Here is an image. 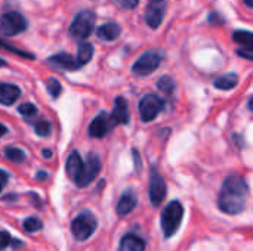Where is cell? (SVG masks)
Wrapping results in <instances>:
<instances>
[{
  "label": "cell",
  "mask_w": 253,
  "mask_h": 251,
  "mask_svg": "<svg viewBox=\"0 0 253 251\" xmlns=\"http://www.w3.org/2000/svg\"><path fill=\"white\" fill-rule=\"evenodd\" d=\"M120 251H145V241L135 234H127L120 241Z\"/></svg>",
  "instance_id": "17"
},
{
  "label": "cell",
  "mask_w": 253,
  "mask_h": 251,
  "mask_svg": "<svg viewBox=\"0 0 253 251\" xmlns=\"http://www.w3.org/2000/svg\"><path fill=\"white\" fill-rule=\"evenodd\" d=\"M4 65H6V61L0 58V67H4Z\"/></svg>",
  "instance_id": "39"
},
{
  "label": "cell",
  "mask_w": 253,
  "mask_h": 251,
  "mask_svg": "<svg viewBox=\"0 0 253 251\" xmlns=\"http://www.w3.org/2000/svg\"><path fill=\"white\" fill-rule=\"evenodd\" d=\"M237 55L248 59V61H253V47H246V49H239Z\"/></svg>",
  "instance_id": "31"
},
{
  "label": "cell",
  "mask_w": 253,
  "mask_h": 251,
  "mask_svg": "<svg viewBox=\"0 0 253 251\" xmlns=\"http://www.w3.org/2000/svg\"><path fill=\"white\" fill-rule=\"evenodd\" d=\"M101 172V160L96 154H89L87 160L83 164V169L80 172V175L77 176V179L74 180L76 185L79 188H84L89 183L93 182V179L98 176V173Z\"/></svg>",
  "instance_id": "8"
},
{
  "label": "cell",
  "mask_w": 253,
  "mask_h": 251,
  "mask_svg": "<svg viewBox=\"0 0 253 251\" xmlns=\"http://www.w3.org/2000/svg\"><path fill=\"white\" fill-rule=\"evenodd\" d=\"M83 164H84V161L82 160L80 154L77 151H73L65 161V172H67L68 178L76 180L77 176L80 175L82 169H83Z\"/></svg>",
  "instance_id": "16"
},
{
  "label": "cell",
  "mask_w": 253,
  "mask_h": 251,
  "mask_svg": "<svg viewBox=\"0 0 253 251\" xmlns=\"http://www.w3.org/2000/svg\"><path fill=\"white\" fill-rule=\"evenodd\" d=\"M18 112H19L21 115H24V117L30 118V117H33V115H36V114H37V107H36L34 104L25 102V104L19 105Z\"/></svg>",
  "instance_id": "27"
},
{
  "label": "cell",
  "mask_w": 253,
  "mask_h": 251,
  "mask_svg": "<svg viewBox=\"0 0 253 251\" xmlns=\"http://www.w3.org/2000/svg\"><path fill=\"white\" fill-rule=\"evenodd\" d=\"M120 33H122V28L116 22H107V24L101 25L96 30L98 38H101L104 41H113V40H116L120 36Z\"/></svg>",
  "instance_id": "18"
},
{
  "label": "cell",
  "mask_w": 253,
  "mask_h": 251,
  "mask_svg": "<svg viewBox=\"0 0 253 251\" xmlns=\"http://www.w3.org/2000/svg\"><path fill=\"white\" fill-rule=\"evenodd\" d=\"M7 132H9V130H7V127H6L3 123H0V138H1V136H4Z\"/></svg>",
  "instance_id": "35"
},
{
  "label": "cell",
  "mask_w": 253,
  "mask_h": 251,
  "mask_svg": "<svg viewBox=\"0 0 253 251\" xmlns=\"http://www.w3.org/2000/svg\"><path fill=\"white\" fill-rule=\"evenodd\" d=\"M93 25H95V13L90 10H82L73 19L70 25V34L77 40H84L92 34Z\"/></svg>",
  "instance_id": "4"
},
{
  "label": "cell",
  "mask_w": 253,
  "mask_h": 251,
  "mask_svg": "<svg viewBox=\"0 0 253 251\" xmlns=\"http://www.w3.org/2000/svg\"><path fill=\"white\" fill-rule=\"evenodd\" d=\"M7 180H9V175H7L4 170L0 169V192H1V189H3V186L7 183Z\"/></svg>",
  "instance_id": "32"
},
{
  "label": "cell",
  "mask_w": 253,
  "mask_h": 251,
  "mask_svg": "<svg viewBox=\"0 0 253 251\" xmlns=\"http://www.w3.org/2000/svg\"><path fill=\"white\" fill-rule=\"evenodd\" d=\"M150 200H151V204L154 207H159L163 200L166 198V194H168V188H166V182L163 179V176L157 172V170H153L151 173V178H150Z\"/></svg>",
  "instance_id": "9"
},
{
  "label": "cell",
  "mask_w": 253,
  "mask_h": 251,
  "mask_svg": "<svg viewBox=\"0 0 253 251\" xmlns=\"http://www.w3.org/2000/svg\"><path fill=\"white\" fill-rule=\"evenodd\" d=\"M10 243H12L10 235L4 231H0V250H4L7 246H10Z\"/></svg>",
  "instance_id": "29"
},
{
  "label": "cell",
  "mask_w": 253,
  "mask_h": 251,
  "mask_svg": "<svg viewBox=\"0 0 253 251\" xmlns=\"http://www.w3.org/2000/svg\"><path fill=\"white\" fill-rule=\"evenodd\" d=\"M93 56V46L87 41H83L80 46H79V52H77V62L82 65H86Z\"/></svg>",
  "instance_id": "20"
},
{
  "label": "cell",
  "mask_w": 253,
  "mask_h": 251,
  "mask_svg": "<svg viewBox=\"0 0 253 251\" xmlns=\"http://www.w3.org/2000/svg\"><path fill=\"white\" fill-rule=\"evenodd\" d=\"M237 83H239V77L234 72H228L225 75H221L219 78H216L213 81L215 87L219 90H231L237 86Z\"/></svg>",
  "instance_id": "19"
},
{
  "label": "cell",
  "mask_w": 253,
  "mask_h": 251,
  "mask_svg": "<svg viewBox=\"0 0 253 251\" xmlns=\"http://www.w3.org/2000/svg\"><path fill=\"white\" fill-rule=\"evenodd\" d=\"M21 95V89L15 84L0 83V105H12Z\"/></svg>",
  "instance_id": "15"
},
{
  "label": "cell",
  "mask_w": 253,
  "mask_h": 251,
  "mask_svg": "<svg viewBox=\"0 0 253 251\" xmlns=\"http://www.w3.org/2000/svg\"><path fill=\"white\" fill-rule=\"evenodd\" d=\"M136 204H138V197H136V194H135L132 189H127V191H125V192L122 194V197H120V200H119V203H117L116 212H117V215H119L120 217H123V216L129 215V213L136 207Z\"/></svg>",
  "instance_id": "14"
},
{
  "label": "cell",
  "mask_w": 253,
  "mask_h": 251,
  "mask_svg": "<svg viewBox=\"0 0 253 251\" xmlns=\"http://www.w3.org/2000/svg\"><path fill=\"white\" fill-rule=\"evenodd\" d=\"M34 130H36V135H37V136L46 138V136H49L50 132H52V124H50L47 120H40V121L36 123Z\"/></svg>",
  "instance_id": "25"
},
{
  "label": "cell",
  "mask_w": 253,
  "mask_h": 251,
  "mask_svg": "<svg viewBox=\"0 0 253 251\" xmlns=\"http://www.w3.org/2000/svg\"><path fill=\"white\" fill-rule=\"evenodd\" d=\"M42 155H43L44 158H52V151H50V149H43V151H42Z\"/></svg>",
  "instance_id": "36"
},
{
  "label": "cell",
  "mask_w": 253,
  "mask_h": 251,
  "mask_svg": "<svg viewBox=\"0 0 253 251\" xmlns=\"http://www.w3.org/2000/svg\"><path fill=\"white\" fill-rule=\"evenodd\" d=\"M138 1H139V0H117L119 6H122L123 9H127V10L135 9V7L138 6Z\"/></svg>",
  "instance_id": "30"
},
{
  "label": "cell",
  "mask_w": 253,
  "mask_h": 251,
  "mask_svg": "<svg viewBox=\"0 0 253 251\" xmlns=\"http://www.w3.org/2000/svg\"><path fill=\"white\" fill-rule=\"evenodd\" d=\"M46 87H47V92L50 93V96L53 99H56L61 95V92H62V86H61V83L56 78H49Z\"/></svg>",
  "instance_id": "26"
},
{
  "label": "cell",
  "mask_w": 253,
  "mask_h": 251,
  "mask_svg": "<svg viewBox=\"0 0 253 251\" xmlns=\"http://www.w3.org/2000/svg\"><path fill=\"white\" fill-rule=\"evenodd\" d=\"M27 30V19L18 12H7L0 16V34L10 37Z\"/></svg>",
  "instance_id": "6"
},
{
  "label": "cell",
  "mask_w": 253,
  "mask_h": 251,
  "mask_svg": "<svg viewBox=\"0 0 253 251\" xmlns=\"http://www.w3.org/2000/svg\"><path fill=\"white\" fill-rule=\"evenodd\" d=\"M165 108V101L157 95H145L139 102V115L142 121H153Z\"/></svg>",
  "instance_id": "7"
},
{
  "label": "cell",
  "mask_w": 253,
  "mask_h": 251,
  "mask_svg": "<svg viewBox=\"0 0 253 251\" xmlns=\"http://www.w3.org/2000/svg\"><path fill=\"white\" fill-rule=\"evenodd\" d=\"M114 127L113 124V120H111V115H108L107 112H101L99 115H96L92 123L89 124V136L90 138H96V139H101L104 136L108 135V132Z\"/></svg>",
  "instance_id": "10"
},
{
  "label": "cell",
  "mask_w": 253,
  "mask_h": 251,
  "mask_svg": "<svg viewBox=\"0 0 253 251\" xmlns=\"http://www.w3.org/2000/svg\"><path fill=\"white\" fill-rule=\"evenodd\" d=\"M36 179H37L39 182H42V180H46V179H47V173H46V172H37V175H36Z\"/></svg>",
  "instance_id": "34"
},
{
  "label": "cell",
  "mask_w": 253,
  "mask_h": 251,
  "mask_svg": "<svg viewBox=\"0 0 253 251\" xmlns=\"http://www.w3.org/2000/svg\"><path fill=\"white\" fill-rule=\"evenodd\" d=\"M22 228L27 234H34L43 228V223L37 217H27L22 223Z\"/></svg>",
  "instance_id": "24"
},
{
  "label": "cell",
  "mask_w": 253,
  "mask_h": 251,
  "mask_svg": "<svg viewBox=\"0 0 253 251\" xmlns=\"http://www.w3.org/2000/svg\"><path fill=\"white\" fill-rule=\"evenodd\" d=\"M248 107H249V109H251V111H253V98L249 101V102H248Z\"/></svg>",
  "instance_id": "37"
},
{
  "label": "cell",
  "mask_w": 253,
  "mask_h": 251,
  "mask_svg": "<svg viewBox=\"0 0 253 251\" xmlns=\"http://www.w3.org/2000/svg\"><path fill=\"white\" fill-rule=\"evenodd\" d=\"M233 38L236 43H239L245 47H253V33L251 31L239 30L233 34Z\"/></svg>",
  "instance_id": "21"
},
{
  "label": "cell",
  "mask_w": 253,
  "mask_h": 251,
  "mask_svg": "<svg viewBox=\"0 0 253 251\" xmlns=\"http://www.w3.org/2000/svg\"><path fill=\"white\" fill-rule=\"evenodd\" d=\"M157 87H159V90H160L162 93L170 95V93H173V90H175V81H173V78H170L169 75H163L162 78H159Z\"/></svg>",
  "instance_id": "23"
},
{
  "label": "cell",
  "mask_w": 253,
  "mask_h": 251,
  "mask_svg": "<svg viewBox=\"0 0 253 251\" xmlns=\"http://www.w3.org/2000/svg\"><path fill=\"white\" fill-rule=\"evenodd\" d=\"M162 59L163 56L159 50H148L136 59L132 67V71L135 75H150L160 67Z\"/></svg>",
  "instance_id": "5"
},
{
  "label": "cell",
  "mask_w": 253,
  "mask_h": 251,
  "mask_svg": "<svg viewBox=\"0 0 253 251\" xmlns=\"http://www.w3.org/2000/svg\"><path fill=\"white\" fill-rule=\"evenodd\" d=\"M133 160L136 161V170L139 172L141 170V158H139V154L136 149H133Z\"/></svg>",
  "instance_id": "33"
},
{
  "label": "cell",
  "mask_w": 253,
  "mask_h": 251,
  "mask_svg": "<svg viewBox=\"0 0 253 251\" xmlns=\"http://www.w3.org/2000/svg\"><path fill=\"white\" fill-rule=\"evenodd\" d=\"M248 198H249V186L245 178L239 175H231L222 183L218 197V207L221 209V212L236 216L245 210Z\"/></svg>",
  "instance_id": "1"
},
{
  "label": "cell",
  "mask_w": 253,
  "mask_h": 251,
  "mask_svg": "<svg viewBox=\"0 0 253 251\" xmlns=\"http://www.w3.org/2000/svg\"><path fill=\"white\" fill-rule=\"evenodd\" d=\"M151 1H160V0H151Z\"/></svg>",
  "instance_id": "40"
},
{
  "label": "cell",
  "mask_w": 253,
  "mask_h": 251,
  "mask_svg": "<svg viewBox=\"0 0 253 251\" xmlns=\"http://www.w3.org/2000/svg\"><path fill=\"white\" fill-rule=\"evenodd\" d=\"M245 3H246L249 7H253V0H245Z\"/></svg>",
  "instance_id": "38"
},
{
  "label": "cell",
  "mask_w": 253,
  "mask_h": 251,
  "mask_svg": "<svg viewBox=\"0 0 253 251\" xmlns=\"http://www.w3.org/2000/svg\"><path fill=\"white\" fill-rule=\"evenodd\" d=\"M165 10H166V4L165 0L160 1H150L147 10H145V22L147 25H150L153 30L159 28L163 22L165 18Z\"/></svg>",
  "instance_id": "11"
},
{
  "label": "cell",
  "mask_w": 253,
  "mask_h": 251,
  "mask_svg": "<svg viewBox=\"0 0 253 251\" xmlns=\"http://www.w3.org/2000/svg\"><path fill=\"white\" fill-rule=\"evenodd\" d=\"M96 226H98L96 217L89 210H84L79 216H76L74 220L71 222V232L77 241H86L93 235Z\"/></svg>",
  "instance_id": "3"
},
{
  "label": "cell",
  "mask_w": 253,
  "mask_h": 251,
  "mask_svg": "<svg viewBox=\"0 0 253 251\" xmlns=\"http://www.w3.org/2000/svg\"><path fill=\"white\" fill-rule=\"evenodd\" d=\"M111 120L114 126L119 124H127L129 123V108H127V101L123 96L116 98L114 101V109L111 112Z\"/></svg>",
  "instance_id": "13"
},
{
  "label": "cell",
  "mask_w": 253,
  "mask_h": 251,
  "mask_svg": "<svg viewBox=\"0 0 253 251\" xmlns=\"http://www.w3.org/2000/svg\"><path fill=\"white\" fill-rule=\"evenodd\" d=\"M4 155H6V158L7 160H10L12 163H22L24 160H25V154H24V151L22 149H19V148H16V146H7L6 149H4Z\"/></svg>",
  "instance_id": "22"
},
{
  "label": "cell",
  "mask_w": 253,
  "mask_h": 251,
  "mask_svg": "<svg viewBox=\"0 0 253 251\" xmlns=\"http://www.w3.org/2000/svg\"><path fill=\"white\" fill-rule=\"evenodd\" d=\"M0 47H4L6 50H10V52H13V53H16V55H21V56H25V58L34 59V55H31V53H27V52H22V50H18L16 47H13V46H10V44L4 43L1 38H0Z\"/></svg>",
  "instance_id": "28"
},
{
  "label": "cell",
  "mask_w": 253,
  "mask_h": 251,
  "mask_svg": "<svg viewBox=\"0 0 253 251\" xmlns=\"http://www.w3.org/2000/svg\"><path fill=\"white\" fill-rule=\"evenodd\" d=\"M182 217H184V207L179 201H170L166 209L162 212V219H160V225H162V231L165 234L166 238L173 237L181 223H182Z\"/></svg>",
  "instance_id": "2"
},
{
  "label": "cell",
  "mask_w": 253,
  "mask_h": 251,
  "mask_svg": "<svg viewBox=\"0 0 253 251\" xmlns=\"http://www.w3.org/2000/svg\"><path fill=\"white\" fill-rule=\"evenodd\" d=\"M46 62L50 67H53V68L65 70V71H74V70L80 68V64L77 62V59L73 58L70 53H58V55H53Z\"/></svg>",
  "instance_id": "12"
}]
</instances>
